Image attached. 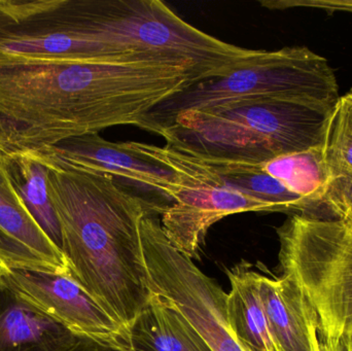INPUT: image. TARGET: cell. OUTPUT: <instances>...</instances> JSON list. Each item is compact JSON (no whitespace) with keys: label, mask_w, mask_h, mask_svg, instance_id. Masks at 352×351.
Here are the masks:
<instances>
[{"label":"cell","mask_w":352,"mask_h":351,"mask_svg":"<svg viewBox=\"0 0 352 351\" xmlns=\"http://www.w3.org/2000/svg\"><path fill=\"white\" fill-rule=\"evenodd\" d=\"M203 80L192 66L144 57L0 68V152L138 126L157 105Z\"/></svg>","instance_id":"cell-1"},{"label":"cell","mask_w":352,"mask_h":351,"mask_svg":"<svg viewBox=\"0 0 352 351\" xmlns=\"http://www.w3.org/2000/svg\"><path fill=\"white\" fill-rule=\"evenodd\" d=\"M47 169L69 275L130 331L152 294L140 233L152 208L113 177Z\"/></svg>","instance_id":"cell-2"},{"label":"cell","mask_w":352,"mask_h":351,"mask_svg":"<svg viewBox=\"0 0 352 351\" xmlns=\"http://www.w3.org/2000/svg\"><path fill=\"white\" fill-rule=\"evenodd\" d=\"M333 111L287 99H242L182 111L156 133L203 158L263 164L324 146Z\"/></svg>","instance_id":"cell-3"},{"label":"cell","mask_w":352,"mask_h":351,"mask_svg":"<svg viewBox=\"0 0 352 351\" xmlns=\"http://www.w3.org/2000/svg\"><path fill=\"white\" fill-rule=\"evenodd\" d=\"M76 31L125 53L192 66L205 80L245 61L256 49L215 38L160 0H68Z\"/></svg>","instance_id":"cell-4"},{"label":"cell","mask_w":352,"mask_h":351,"mask_svg":"<svg viewBox=\"0 0 352 351\" xmlns=\"http://www.w3.org/2000/svg\"><path fill=\"white\" fill-rule=\"evenodd\" d=\"M252 98L287 99L335 109L340 95L328 60L308 47L256 49L226 73L201 80L163 101L138 127L156 133L182 111Z\"/></svg>","instance_id":"cell-5"},{"label":"cell","mask_w":352,"mask_h":351,"mask_svg":"<svg viewBox=\"0 0 352 351\" xmlns=\"http://www.w3.org/2000/svg\"><path fill=\"white\" fill-rule=\"evenodd\" d=\"M276 232L283 276L316 311L320 338L352 335V222L291 214Z\"/></svg>","instance_id":"cell-6"},{"label":"cell","mask_w":352,"mask_h":351,"mask_svg":"<svg viewBox=\"0 0 352 351\" xmlns=\"http://www.w3.org/2000/svg\"><path fill=\"white\" fill-rule=\"evenodd\" d=\"M134 152L166 167L175 177L173 204L162 212L161 226L169 242L190 259L198 257L209 229L226 216L242 212H273L246 196L200 157L173 146L128 142Z\"/></svg>","instance_id":"cell-7"},{"label":"cell","mask_w":352,"mask_h":351,"mask_svg":"<svg viewBox=\"0 0 352 351\" xmlns=\"http://www.w3.org/2000/svg\"><path fill=\"white\" fill-rule=\"evenodd\" d=\"M140 233L151 292L173 304L212 351H245L230 326L228 294L221 286L173 247L151 212Z\"/></svg>","instance_id":"cell-8"},{"label":"cell","mask_w":352,"mask_h":351,"mask_svg":"<svg viewBox=\"0 0 352 351\" xmlns=\"http://www.w3.org/2000/svg\"><path fill=\"white\" fill-rule=\"evenodd\" d=\"M0 280L16 296L76 335L117 351H132L129 329L69 274L0 268Z\"/></svg>","instance_id":"cell-9"},{"label":"cell","mask_w":352,"mask_h":351,"mask_svg":"<svg viewBox=\"0 0 352 351\" xmlns=\"http://www.w3.org/2000/svg\"><path fill=\"white\" fill-rule=\"evenodd\" d=\"M23 154L28 155L45 168L68 169L113 177L128 190L133 188L134 194L144 202L146 194L151 198L156 197L165 207L173 204L176 188L173 171L134 152L128 142H111L98 133H92L68 138Z\"/></svg>","instance_id":"cell-10"},{"label":"cell","mask_w":352,"mask_h":351,"mask_svg":"<svg viewBox=\"0 0 352 351\" xmlns=\"http://www.w3.org/2000/svg\"><path fill=\"white\" fill-rule=\"evenodd\" d=\"M69 274L62 251L50 240L19 197L0 154V268Z\"/></svg>","instance_id":"cell-11"},{"label":"cell","mask_w":352,"mask_h":351,"mask_svg":"<svg viewBox=\"0 0 352 351\" xmlns=\"http://www.w3.org/2000/svg\"><path fill=\"white\" fill-rule=\"evenodd\" d=\"M258 290L279 351H320L318 315L299 288L285 276L258 272Z\"/></svg>","instance_id":"cell-12"},{"label":"cell","mask_w":352,"mask_h":351,"mask_svg":"<svg viewBox=\"0 0 352 351\" xmlns=\"http://www.w3.org/2000/svg\"><path fill=\"white\" fill-rule=\"evenodd\" d=\"M132 351H212L188 319L156 293L130 329Z\"/></svg>","instance_id":"cell-13"},{"label":"cell","mask_w":352,"mask_h":351,"mask_svg":"<svg viewBox=\"0 0 352 351\" xmlns=\"http://www.w3.org/2000/svg\"><path fill=\"white\" fill-rule=\"evenodd\" d=\"M227 274L228 317L236 339L245 351H279L258 295V272L241 263Z\"/></svg>","instance_id":"cell-14"},{"label":"cell","mask_w":352,"mask_h":351,"mask_svg":"<svg viewBox=\"0 0 352 351\" xmlns=\"http://www.w3.org/2000/svg\"><path fill=\"white\" fill-rule=\"evenodd\" d=\"M197 156V155H196ZM200 157V156H198ZM228 185L272 208L273 212L327 216L311 202L294 194L280 181L266 172L261 164L203 158Z\"/></svg>","instance_id":"cell-15"},{"label":"cell","mask_w":352,"mask_h":351,"mask_svg":"<svg viewBox=\"0 0 352 351\" xmlns=\"http://www.w3.org/2000/svg\"><path fill=\"white\" fill-rule=\"evenodd\" d=\"M69 333L0 280V351H21Z\"/></svg>","instance_id":"cell-16"},{"label":"cell","mask_w":352,"mask_h":351,"mask_svg":"<svg viewBox=\"0 0 352 351\" xmlns=\"http://www.w3.org/2000/svg\"><path fill=\"white\" fill-rule=\"evenodd\" d=\"M2 159L14 191L43 233L62 251L61 228L50 198L47 169L23 152L2 155Z\"/></svg>","instance_id":"cell-17"},{"label":"cell","mask_w":352,"mask_h":351,"mask_svg":"<svg viewBox=\"0 0 352 351\" xmlns=\"http://www.w3.org/2000/svg\"><path fill=\"white\" fill-rule=\"evenodd\" d=\"M324 148L318 146L283 155L261 166L289 191L311 202L333 218L324 205V195L331 181Z\"/></svg>","instance_id":"cell-18"},{"label":"cell","mask_w":352,"mask_h":351,"mask_svg":"<svg viewBox=\"0 0 352 351\" xmlns=\"http://www.w3.org/2000/svg\"><path fill=\"white\" fill-rule=\"evenodd\" d=\"M324 150L331 181L352 174V89L333 111Z\"/></svg>","instance_id":"cell-19"},{"label":"cell","mask_w":352,"mask_h":351,"mask_svg":"<svg viewBox=\"0 0 352 351\" xmlns=\"http://www.w3.org/2000/svg\"><path fill=\"white\" fill-rule=\"evenodd\" d=\"M324 205L333 218L352 222V174L330 181Z\"/></svg>","instance_id":"cell-20"},{"label":"cell","mask_w":352,"mask_h":351,"mask_svg":"<svg viewBox=\"0 0 352 351\" xmlns=\"http://www.w3.org/2000/svg\"><path fill=\"white\" fill-rule=\"evenodd\" d=\"M21 351H117L100 346L88 338L72 334V332L43 343L29 346Z\"/></svg>","instance_id":"cell-21"},{"label":"cell","mask_w":352,"mask_h":351,"mask_svg":"<svg viewBox=\"0 0 352 351\" xmlns=\"http://www.w3.org/2000/svg\"><path fill=\"white\" fill-rule=\"evenodd\" d=\"M263 6L269 10H287V8H318L328 14L337 12H352V0H277L262 1Z\"/></svg>","instance_id":"cell-22"},{"label":"cell","mask_w":352,"mask_h":351,"mask_svg":"<svg viewBox=\"0 0 352 351\" xmlns=\"http://www.w3.org/2000/svg\"><path fill=\"white\" fill-rule=\"evenodd\" d=\"M320 351H352V335L338 339L320 338Z\"/></svg>","instance_id":"cell-23"}]
</instances>
